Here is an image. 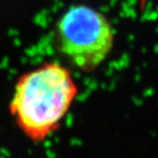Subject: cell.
<instances>
[{
  "mask_svg": "<svg viewBox=\"0 0 158 158\" xmlns=\"http://www.w3.org/2000/svg\"><path fill=\"white\" fill-rule=\"evenodd\" d=\"M78 92L71 71L46 62L17 79L9 109L17 127L33 142L56 131Z\"/></svg>",
  "mask_w": 158,
  "mask_h": 158,
  "instance_id": "1",
  "label": "cell"
},
{
  "mask_svg": "<svg viewBox=\"0 0 158 158\" xmlns=\"http://www.w3.org/2000/svg\"><path fill=\"white\" fill-rule=\"evenodd\" d=\"M55 34L61 54L85 72L94 71L104 62L114 43L111 22L99 11L87 5L68 9L59 18Z\"/></svg>",
  "mask_w": 158,
  "mask_h": 158,
  "instance_id": "2",
  "label": "cell"
}]
</instances>
